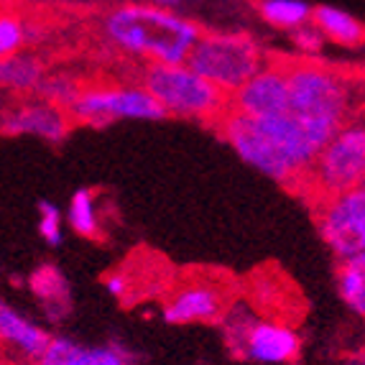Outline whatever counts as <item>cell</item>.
I'll return each mask as SVG.
<instances>
[{
	"label": "cell",
	"instance_id": "cell-1",
	"mask_svg": "<svg viewBox=\"0 0 365 365\" xmlns=\"http://www.w3.org/2000/svg\"><path fill=\"white\" fill-rule=\"evenodd\" d=\"M103 34L115 49L148 64H184L200 38V26L151 3H125L103 19Z\"/></svg>",
	"mask_w": 365,
	"mask_h": 365
},
{
	"label": "cell",
	"instance_id": "cell-2",
	"mask_svg": "<svg viewBox=\"0 0 365 365\" xmlns=\"http://www.w3.org/2000/svg\"><path fill=\"white\" fill-rule=\"evenodd\" d=\"M289 82V115L335 135L353 120V77L314 59H281Z\"/></svg>",
	"mask_w": 365,
	"mask_h": 365
},
{
	"label": "cell",
	"instance_id": "cell-3",
	"mask_svg": "<svg viewBox=\"0 0 365 365\" xmlns=\"http://www.w3.org/2000/svg\"><path fill=\"white\" fill-rule=\"evenodd\" d=\"M143 90L166 115L220 120L230 108V98L187 64H148L143 69Z\"/></svg>",
	"mask_w": 365,
	"mask_h": 365
},
{
	"label": "cell",
	"instance_id": "cell-4",
	"mask_svg": "<svg viewBox=\"0 0 365 365\" xmlns=\"http://www.w3.org/2000/svg\"><path fill=\"white\" fill-rule=\"evenodd\" d=\"M220 319L230 350L250 363L289 365L302 353V337L292 324L258 317L245 302L227 304Z\"/></svg>",
	"mask_w": 365,
	"mask_h": 365
},
{
	"label": "cell",
	"instance_id": "cell-5",
	"mask_svg": "<svg viewBox=\"0 0 365 365\" xmlns=\"http://www.w3.org/2000/svg\"><path fill=\"white\" fill-rule=\"evenodd\" d=\"M184 64L230 98L263 67V51L248 34L212 31L200 34Z\"/></svg>",
	"mask_w": 365,
	"mask_h": 365
},
{
	"label": "cell",
	"instance_id": "cell-6",
	"mask_svg": "<svg viewBox=\"0 0 365 365\" xmlns=\"http://www.w3.org/2000/svg\"><path fill=\"white\" fill-rule=\"evenodd\" d=\"M365 177V130L363 120L345 123L332 138L322 146L312 161L302 184L312 187L317 202L363 187Z\"/></svg>",
	"mask_w": 365,
	"mask_h": 365
},
{
	"label": "cell",
	"instance_id": "cell-7",
	"mask_svg": "<svg viewBox=\"0 0 365 365\" xmlns=\"http://www.w3.org/2000/svg\"><path fill=\"white\" fill-rule=\"evenodd\" d=\"M69 118L108 125L115 120H164L166 113L143 87H82L69 105Z\"/></svg>",
	"mask_w": 365,
	"mask_h": 365
},
{
	"label": "cell",
	"instance_id": "cell-8",
	"mask_svg": "<svg viewBox=\"0 0 365 365\" xmlns=\"http://www.w3.org/2000/svg\"><path fill=\"white\" fill-rule=\"evenodd\" d=\"M317 222L329 250L345 261L365 258V192L355 187L317 205Z\"/></svg>",
	"mask_w": 365,
	"mask_h": 365
},
{
	"label": "cell",
	"instance_id": "cell-9",
	"mask_svg": "<svg viewBox=\"0 0 365 365\" xmlns=\"http://www.w3.org/2000/svg\"><path fill=\"white\" fill-rule=\"evenodd\" d=\"M227 287L220 281L189 279L177 287L164 302V319L169 324H207L227 309Z\"/></svg>",
	"mask_w": 365,
	"mask_h": 365
},
{
	"label": "cell",
	"instance_id": "cell-10",
	"mask_svg": "<svg viewBox=\"0 0 365 365\" xmlns=\"http://www.w3.org/2000/svg\"><path fill=\"white\" fill-rule=\"evenodd\" d=\"M230 110L248 118H279L289 113V82L281 59L263 64L240 90L232 92Z\"/></svg>",
	"mask_w": 365,
	"mask_h": 365
},
{
	"label": "cell",
	"instance_id": "cell-11",
	"mask_svg": "<svg viewBox=\"0 0 365 365\" xmlns=\"http://www.w3.org/2000/svg\"><path fill=\"white\" fill-rule=\"evenodd\" d=\"M0 130H6L11 135H36V138L59 143L69 133V115L67 110L56 108L46 100L24 103L3 113Z\"/></svg>",
	"mask_w": 365,
	"mask_h": 365
},
{
	"label": "cell",
	"instance_id": "cell-12",
	"mask_svg": "<svg viewBox=\"0 0 365 365\" xmlns=\"http://www.w3.org/2000/svg\"><path fill=\"white\" fill-rule=\"evenodd\" d=\"M51 337L29 317L16 312L13 307L0 302V345L21 363H36L41 353L49 347Z\"/></svg>",
	"mask_w": 365,
	"mask_h": 365
},
{
	"label": "cell",
	"instance_id": "cell-13",
	"mask_svg": "<svg viewBox=\"0 0 365 365\" xmlns=\"http://www.w3.org/2000/svg\"><path fill=\"white\" fill-rule=\"evenodd\" d=\"M34 365H135L118 345H82L67 337H51L49 347Z\"/></svg>",
	"mask_w": 365,
	"mask_h": 365
},
{
	"label": "cell",
	"instance_id": "cell-14",
	"mask_svg": "<svg viewBox=\"0 0 365 365\" xmlns=\"http://www.w3.org/2000/svg\"><path fill=\"white\" fill-rule=\"evenodd\" d=\"M312 26H314L322 38L340 43V46H360L363 43V24H360L355 16H350L347 11L335 6H319L312 8Z\"/></svg>",
	"mask_w": 365,
	"mask_h": 365
},
{
	"label": "cell",
	"instance_id": "cell-15",
	"mask_svg": "<svg viewBox=\"0 0 365 365\" xmlns=\"http://www.w3.org/2000/svg\"><path fill=\"white\" fill-rule=\"evenodd\" d=\"M46 77L43 61L31 54H13L0 61V90L36 92Z\"/></svg>",
	"mask_w": 365,
	"mask_h": 365
},
{
	"label": "cell",
	"instance_id": "cell-16",
	"mask_svg": "<svg viewBox=\"0 0 365 365\" xmlns=\"http://www.w3.org/2000/svg\"><path fill=\"white\" fill-rule=\"evenodd\" d=\"M258 11L266 24L287 31L302 29L312 19V6L304 0H261Z\"/></svg>",
	"mask_w": 365,
	"mask_h": 365
},
{
	"label": "cell",
	"instance_id": "cell-17",
	"mask_svg": "<svg viewBox=\"0 0 365 365\" xmlns=\"http://www.w3.org/2000/svg\"><path fill=\"white\" fill-rule=\"evenodd\" d=\"M69 227L82 237H100V217H98V205H95V192L92 189H77L69 200L67 210Z\"/></svg>",
	"mask_w": 365,
	"mask_h": 365
},
{
	"label": "cell",
	"instance_id": "cell-18",
	"mask_svg": "<svg viewBox=\"0 0 365 365\" xmlns=\"http://www.w3.org/2000/svg\"><path fill=\"white\" fill-rule=\"evenodd\" d=\"M337 292L355 314H365V258L340 263V268H337Z\"/></svg>",
	"mask_w": 365,
	"mask_h": 365
},
{
	"label": "cell",
	"instance_id": "cell-19",
	"mask_svg": "<svg viewBox=\"0 0 365 365\" xmlns=\"http://www.w3.org/2000/svg\"><path fill=\"white\" fill-rule=\"evenodd\" d=\"M31 292L36 294L46 307H67L69 292H67V281L64 276L51 266L38 268L36 274L31 276Z\"/></svg>",
	"mask_w": 365,
	"mask_h": 365
},
{
	"label": "cell",
	"instance_id": "cell-20",
	"mask_svg": "<svg viewBox=\"0 0 365 365\" xmlns=\"http://www.w3.org/2000/svg\"><path fill=\"white\" fill-rule=\"evenodd\" d=\"M26 43V26L16 13H0V61L19 54Z\"/></svg>",
	"mask_w": 365,
	"mask_h": 365
},
{
	"label": "cell",
	"instance_id": "cell-21",
	"mask_svg": "<svg viewBox=\"0 0 365 365\" xmlns=\"http://www.w3.org/2000/svg\"><path fill=\"white\" fill-rule=\"evenodd\" d=\"M38 212H41V220H38V232L49 245H59L61 243V212L54 202L43 200L38 205Z\"/></svg>",
	"mask_w": 365,
	"mask_h": 365
},
{
	"label": "cell",
	"instance_id": "cell-22",
	"mask_svg": "<svg viewBox=\"0 0 365 365\" xmlns=\"http://www.w3.org/2000/svg\"><path fill=\"white\" fill-rule=\"evenodd\" d=\"M322 34L312 26V29H307V26H302V29H297V43L302 46V49L307 51V54H312V51H317L319 46H322Z\"/></svg>",
	"mask_w": 365,
	"mask_h": 365
},
{
	"label": "cell",
	"instance_id": "cell-23",
	"mask_svg": "<svg viewBox=\"0 0 365 365\" xmlns=\"http://www.w3.org/2000/svg\"><path fill=\"white\" fill-rule=\"evenodd\" d=\"M105 289H108L110 294L115 299H125L130 292V279L128 274H123V271H115V274H110L108 279H105Z\"/></svg>",
	"mask_w": 365,
	"mask_h": 365
},
{
	"label": "cell",
	"instance_id": "cell-24",
	"mask_svg": "<svg viewBox=\"0 0 365 365\" xmlns=\"http://www.w3.org/2000/svg\"><path fill=\"white\" fill-rule=\"evenodd\" d=\"M179 0H151V6H156V8H166V11H171V8L177 6Z\"/></svg>",
	"mask_w": 365,
	"mask_h": 365
},
{
	"label": "cell",
	"instance_id": "cell-25",
	"mask_svg": "<svg viewBox=\"0 0 365 365\" xmlns=\"http://www.w3.org/2000/svg\"><path fill=\"white\" fill-rule=\"evenodd\" d=\"M342 365H365V363H363V358H360V355H358V358H350V360H345V363H342Z\"/></svg>",
	"mask_w": 365,
	"mask_h": 365
}]
</instances>
